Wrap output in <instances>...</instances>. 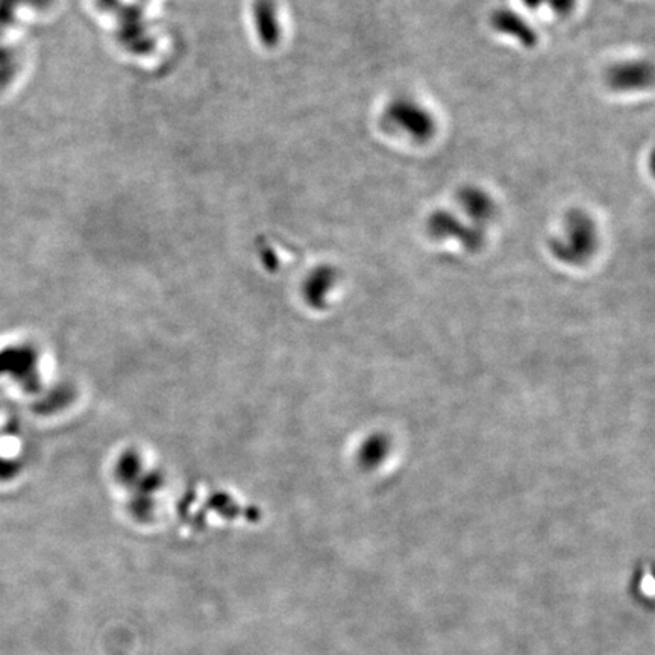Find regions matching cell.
Wrapping results in <instances>:
<instances>
[{
	"instance_id": "obj_2",
	"label": "cell",
	"mask_w": 655,
	"mask_h": 655,
	"mask_svg": "<svg viewBox=\"0 0 655 655\" xmlns=\"http://www.w3.org/2000/svg\"><path fill=\"white\" fill-rule=\"evenodd\" d=\"M652 82L651 66L639 61L618 64L608 73V84L618 91H637L649 87Z\"/></svg>"
},
{
	"instance_id": "obj_4",
	"label": "cell",
	"mask_w": 655,
	"mask_h": 655,
	"mask_svg": "<svg viewBox=\"0 0 655 655\" xmlns=\"http://www.w3.org/2000/svg\"><path fill=\"white\" fill-rule=\"evenodd\" d=\"M257 19L260 25V35L267 44L273 43L278 35V26H276L275 8L270 0H261L257 5Z\"/></svg>"
},
{
	"instance_id": "obj_5",
	"label": "cell",
	"mask_w": 655,
	"mask_h": 655,
	"mask_svg": "<svg viewBox=\"0 0 655 655\" xmlns=\"http://www.w3.org/2000/svg\"><path fill=\"white\" fill-rule=\"evenodd\" d=\"M531 8H540L543 5L551 8L555 14L569 13L572 10L575 0H524Z\"/></svg>"
},
{
	"instance_id": "obj_3",
	"label": "cell",
	"mask_w": 655,
	"mask_h": 655,
	"mask_svg": "<svg viewBox=\"0 0 655 655\" xmlns=\"http://www.w3.org/2000/svg\"><path fill=\"white\" fill-rule=\"evenodd\" d=\"M458 207L463 208L475 220H487L496 210L495 201L489 193L478 187H466L457 196Z\"/></svg>"
},
{
	"instance_id": "obj_1",
	"label": "cell",
	"mask_w": 655,
	"mask_h": 655,
	"mask_svg": "<svg viewBox=\"0 0 655 655\" xmlns=\"http://www.w3.org/2000/svg\"><path fill=\"white\" fill-rule=\"evenodd\" d=\"M386 131L413 143H427L436 135L434 114L411 96H399L387 104L381 116Z\"/></svg>"
}]
</instances>
